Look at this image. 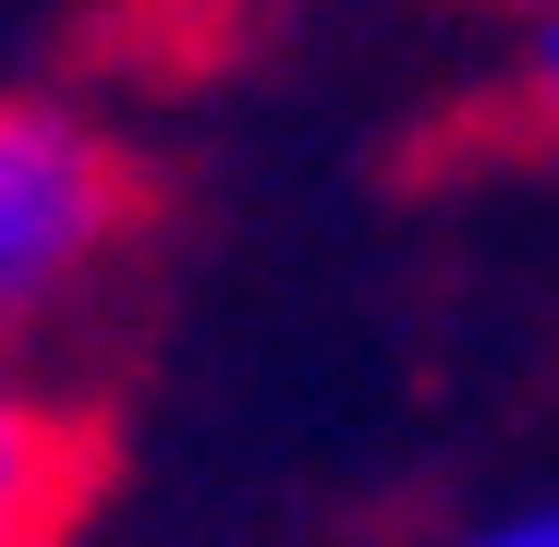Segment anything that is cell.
<instances>
[{"label":"cell","instance_id":"6da1fadb","mask_svg":"<svg viewBox=\"0 0 559 547\" xmlns=\"http://www.w3.org/2000/svg\"><path fill=\"white\" fill-rule=\"evenodd\" d=\"M158 182L146 158L73 98H0V353L61 329L110 267L146 243Z\"/></svg>","mask_w":559,"mask_h":547},{"label":"cell","instance_id":"7a4b0ae2","mask_svg":"<svg viewBox=\"0 0 559 547\" xmlns=\"http://www.w3.org/2000/svg\"><path fill=\"white\" fill-rule=\"evenodd\" d=\"M110 475H122V426L85 390L37 378L25 353H0V547H73Z\"/></svg>","mask_w":559,"mask_h":547},{"label":"cell","instance_id":"3957f363","mask_svg":"<svg viewBox=\"0 0 559 547\" xmlns=\"http://www.w3.org/2000/svg\"><path fill=\"white\" fill-rule=\"evenodd\" d=\"M511 122L559 158V0L535 13V49H523V85H511Z\"/></svg>","mask_w":559,"mask_h":547},{"label":"cell","instance_id":"277c9868","mask_svg":"<svg viewBox=\"0 0 559 547\" xmlns=\"http://www.w3.org/2000/svg\"><path fill=\"white\" fill-rule=\"evenodd\" d=\"M462 547H559V499H535V511H511L487 535H462Z\"/></svg>","mask_w":559,"mask_h":547},{"label":"cell","instance_id":"5b68a950","mask_svg":"<svg viewBox=\"0 0 559 547\" xmlns=\"http://www.w3.org/2000/svg\"><path fill=\"white\" fill-rule=\"evenodd\" d=\"M487 13H547V0H487Z\"/></svg>","mask_w":559,"mask_h":547}]
</instances>
